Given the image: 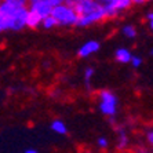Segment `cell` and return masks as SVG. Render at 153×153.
I'll return each instance as SVG.
<instances>
[{
  "label": "cell",
  "instance_id": "obj_1",
  "mask_svg": "<svg viewBox=\"0 0 153 153\" xmlns=\"http://www.w3.org/2000/svg\"><path fill=\"white\" fill-rule=\"evenodd\" d=\"M29 1L3 0L0 3V30H22L28 26Z\"/></svg>",
  "mask_w": 153,
  "mask_h": 153
},
{
  "label": "cell",
  "instance_id": "obj_2",
  "mask_svg": "<svg viewBox=\"0 0 153 153\" xmlns=\"http://www.w3.org/2000/svg\"><path fill=\"white\" fill-rule=\"evenodd\" d=\"M75 10L79 14L77 26H80V28L94 25L97 22H101L108 18L105 7H103V1H97V0H76Z\"/></svg>",
  "mask_w": 153,
  "mask_h": 153
},
{
  "label": "cell",
  "instance_id": "obj_3",
  "mask_svg": "<svg viewBox=\"0 0 153 153\" xmlns=\"http://www.w3.org/2000/svg\"><path fill=\"white\" fill-rule=\"evenodd\" d=\"M53 17L55 18L59 26H77L79 24V14L75 8L66 6L65 1L54 8Z\"/></svg>",
  "mask_w": 153,
  "mask_h": 153
},
{
  "label": "cell",
  "instance_id": "obj_4",
  "mask_svg": "<svg viewBox=\"0 0 153 153\" xmlns=\"http://www.w3.org/2000/svg\"><path fill=\"white\" fill-rule=\"evenodd\" d=\"M100 98V112L106 117H114L117 113V97L111 90H101L98 93Z\"/></svg>",
  "mask_w": 153,
  "mask_h": 153
},
{
  "label": "cell",
  "instance_id": "obj_5",
  "mask_svg": "<svg viewBox=\"0 0 153 153\" xmlns=\"http://www.w3.org/2000/svg\"><path fill=\"white\" fill-rule=\"evenodd\" d=\"M62 3H64L62 0H30L28 8L29 11L37 14L44 21L46 18L53 15L54 8Z\"/></svg>",
  "mask_w": 153,
  "mask_h": 153
},
{
  "label": "cell",
  "instance_id": "obj_6",
  "mask_svg": "<svg viewBox=\"0 0 153 153\" xmlns=\"http://www.w3.org/2000/svg\"><path fill=\"white\" fill-rule=\"evenodd\" d=\"M102 1H103V7H105L108 18L117 17L120 13L128 10L134 4L132 0H102Z\"/></svg>",
  "mask_w": 153,
  "mask_h": 153
},
{
  "label": "cell",
  "instance_id": "obj_7",
  "mask_svg": "<svg viewBox=\"0 0 153 153\" xmlns=\"http://www.w3.org/2000/svg\"><path fill=\"white\" fill-rule=\"evenodd\" d=\"M100 47H101V43L98 40H88L83 46H80V48L77 50V55L80 58H87L90 55L95 54L97 51L100 50Z\"/></svg>",
  "mask_w": 153,
  "mask_h": 153
},
{
  "label": "cell",
  "instance_id": "obj_8",
  "mask_svg": "<svg viewBox=\"0 0 153 153\" xmlns=\"http://www.w3.org/2000/svg\"><path fill=\"white\" fill-rule=\"evenodd\" d=\"M132 57H134V55L131 54V51L128 50V48H126V47H120V48H117L116 53H114V58H116V61L120 62V64H131Z\"/></svg>",
  "mask_w": 153,
  "mask_h": 153
},
{
  "label": "cell",
  "instance_id": "obj_9",
  "mask_svg": "<svg viewBox=\"0 0 153 153\" xmlns=\"http://www.w3.org/2000/svg\"><path fill=\"white\" fill-rule=\"evenodd\" d=\"M119 150H126L128 148V135L123 127H117V145Z\"/></svg>",
  "mask_w": 153,
  "mask_h": 153
},
{
  "label": "cell",
  "instance_id": "obj_10",
  "mask_svg": "<svg viewBox=\"0 0 153 153\" xmlns=\"http://www.w3.org/2000/svg\"><path fill=\"white\" fill-rule=\"evenodd\" d=\"M50 128L55 132V134H59V135H65V134L68 132V127H66V124H65L62 120H59V119L54 120L50 124Z\"/></svg>",
  "mask_w": 153,
  "mask_h": 153
},
{
  "label": "cell",
  "instance_id": "obj_11",
  "mask_svg": "<svg viewBox=\"0 0 153 153\" xmlns=\"http://www.w3.org/2000/svg\"><path fill=\"white\" fill-rule=\"evenodd\" d=\"M43 19L39 17L37 14H35V13H32V11H29V15H28V28L30 29H36L39 28L40 25H42Z\"/></svg>",
  "mask_w": 153,
  "mask_h": 153
},
{
  "label": "cell",
  "instance_id": "obj_12",
  "mask_svg": "<svg viewBox=\"0 0 153 153\" xmlns=\"http://www.w3.org/2000/svg\"><path fill=\"white\" fill-rule=\"evenodd\" d=\"M94 73H95V71H94L93 66H87L84 69V84L88 91H91V79H93Z\"/></svg>",
  "mask_w": 153,
  "mask_h": 153
},
{
  "label": "cell",
  "instance_id": "obj_13",
  "mask_svg": "<svg viewBox=\"0 0 153 153\" xmlns=\"http://www.w3.org/2000/svg\"><path fill=\"white\" fill-rule=\"evenodd\" d=\"M121 33L127 37V39H134L137 36V29L132 25H124L121 28Z\"/></svg>",
  "mask_w": 153,
  "mask_h": 153
},
{
  "label": "cell",
  "instance_id": "obj_14",
  "mask_svg": "<svg viewBox=\"0 0 153 153\" xmlns=\"http://www.w3.org/2000/svg\"><path fill=\"white\" fill-rule=\"evenodd\" d=\"M42 26H43L44 29H53L54 26H58V22L55 21V18L51 15V17L46 18V19L42 22Z\"/></svg>",
  "mask_w": 153,
  "mask_h": 153
},
{
  "label": "cell",
  "instance_id": "obj_15",
  "mask_svg": "<svg viewBox=\"0 0 153 153\" xmlns=\"http://www.w3.org/2000/svg\"><path fill=\"white\" fill-rule=\"evenodd\" d=\"M97 146H98L100 149H106L108 146H109V141H108V138H105V137H100V138L97 139Z\"/></svg>",
  "mask_w": 153,
  "mask_h": 153
},
{
  "label": "cell",
  "instance_id": "obj_16",
  "mask_svg": "<svg viewBox=\"0 0 153 153\" xmlns=\"http://www.w3.org/2000/svg\"><path fill=\"white\" fill-rule=\"evenodd\" d=\"M131 65H132V68H139L141 65H142V58L138 57V55H134L131 59Z\"/></svg>",
  "mask_w": 153,
  "mask_h": 153
},
{
  "label": "cell",
  "instance_id": "obj_17",
  "mask_svg": "<svg viewBox=\"0 0 153 153\" xmlns=\"http://www.w3.org/2000/svg\"><path fill=\"white\" fill-rule=\"evenodd\" d=\"M146 19H148V24H149V29L153 32V11H149L146 14Z\"/></svg>",
  "mask_w": 153,
  "mask_h": 153
},
{
  "label": "cell",
  "instance_id": "obj_18",
  "mask_svg": "<svg viewBox=\"0 0 153 153\" xmlns=\"http://www.w3.org/2000/svg\"><path fill=\"white\" fill-rule=\"evenodd\" d=\"M146 139H148V142H149V145L153 146V130H150L148 134H146Z\"/></svg>",
  "mask_w": 153,
  "mask_h": 153
},
{
  "label": "cell",
  "instance_id": "obj_19",
  "mask_svg": "<svg viewBox=\"0 0 153 153\" xmlns=\"http://www.w3.org/2000/svg\"><path fill=\"white\" fill-rule=\"evenodd\" d=\"M132 1H134V4H137V6H142V4H145L143 0H132Z\"/></svg>",
  "mask_w": 153,
  "mask_h": 153
},
{
  "label": "cell",
  "instance_id": "obj_20",
  "mask_svg": "<svg viewBox=\"0 0 153 153\" xmlns=\"http://www.w3.org/2000/svg\"><path fill=\"white\" fill-rule=\"evenodd\" d=\"M24 153H39V152H37L36 149H33V148H29V149H26Z\"/></svg>",
  "mask_w": 153,
  "mask_h": 153
},
{
  "label": "cell",
  "instance_id": "obj_21",
  "mask_svg": "<svg viewBox=\"0 0 153 153\" xmlns=\"http://www.w3.org/2000/svg\"><path fill=\"white\" fill-rule=\"evenodd\" d=\"M152 54H153V50H152Z\"/></svg>",
  "mask_w": 153,
  "mask_h": 153
}]
</instances>
